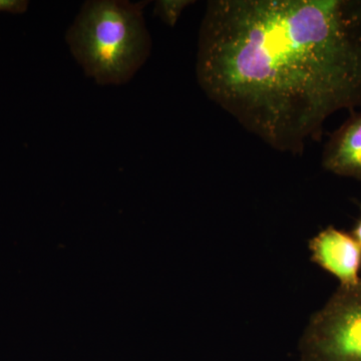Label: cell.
<instances>
[{
	"label": "cell",
	"instance_id": "6da1fadb",
	"mask_svg": "<svg viewBox=\"0 0 361 361\" xmlns=\"http://www.w3.org/2000/svg\"><path fill=\"white\" fill-rule=\"evenodd\" d=\"M196 75L248 132L301 154L330 116L361 108V0H211Z\"/></svg>",
	"mask_w": 361,
	"mask_h": 361
},
{
	"label": "cell",
	"instance_id": "7a4b0ae2",
	"mask_svg": "<svg viewBox=\"0 0 361 361\" xmlns=\"http://www.w3.org/2000/svg\"><path fill=\"white\" fill-rule=\"evenodd\" d=\"M147 1L89 0L66 35L85 75L99 85L129 82L148 59L152 37L144 18Z\"/></svg>",
	"mask_w": 361,
	"mask_h": 361
},
{
	"label": "cell",
	"instance_id": "3957f363",
	"mask_svg": "<svg viewBox=\"0 0 361 361\" xmlns=\"http://www.w3.org/2000/svg\"><path fill=\"white\" fill-rule=\"evenodd\" d=\"M300 348L301 361H361V279L311 317Z\"/></svg>",
	"mask_w": 361,
	"mask_h": 361
},
{
	"label": "cell",
	"instance_id": "277c9868",
	"mask_svg": "<svg viewBox=\"0 0 361 361\" xmlns=\"http://www.w3.org/2000/svg\"><path fill=\"white\" fill-rule=\"evenodd\" d=\"M308 248L311 261L338 279L341 286L360 281L361 245L351 233L329 226L310 239Z\"/></svg>",
	"mask_w": 361,
	"mask_h": 361
},
{
	"label": "cell",
	"instance_id": "5b68a950",
	"mask_svg": "<svg viewBox=\"0 0 361 361\" xmlns=\"http://www.w3.org/2000/svg\"><path fill=\"white\" fill-rule=\"evenodd\" d=\"M322 167L361 182V110L353 111L325 144Z\"/></svg>",
	"mask_w": 361,
	"mask_h": 361
},
{
	"label": "cell",
	"instance_id": "8992f818",
	"mask_svg": "<svg viewBox=\"0 0 361 361\" xmlns=\"http://www.w3.org/2000/svg\"><path fill=\"white\" fill-rule=\"evenodd\" d=\"M194 2L192 0H159L155 2L154 14L166 25L174 27L183 11Z\"/></svg>",
	"mask_w": 361,
	"mask_h": 361
},
{
	"label": "cell",
	"instance_id": "52a82bcc",
	"mask_svg": "<svg viewBox=\"0 0 361 361\" xmlns=\"http://www.w3.org/2000/svg\"><path fill=\"white\" fill-rule=\"evenodd\" d=\"M26 0H0V13L20 14L28 8Z\"/></svg>",
	"mask_w": 361,
	"mask_h": 361
},
{
	"label": "cell",
	"instance_id": "ba28073f",
	"mask_svg": "<svg viewBox=\"0 0 361 361\" xmlns=\"http://www.w3.org/2000/svg\"><path fill=\"white\" fill-rule=\"evenodd\" d=\"M351 235H353V236L355 237L356 240H357L358 243H360L361 245V217L360 219L357 221V223H356V225L355 226V228H353V231H351Z\"/></svg>",
	"mask_w": 361,
	"mask_h": 361
}]
</instances>
